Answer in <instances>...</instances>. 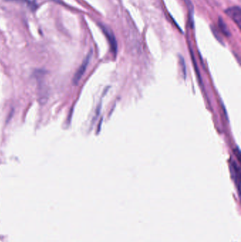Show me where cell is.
Masks as SVG:
<instances>
[{
  "instance_id": "cell-5",
  "label": "cell",
  "mask_w": 241,
  "mask_h": 242,
  "mask_svg": "<svg viewBox=\"0 0 241 242\" xmlns=\"http://www.w3.org/2000/svg\"><path fill=\"white\" fill-rule=\"evenodd\" d=\"M11 1H16V2H24V3L27 4L30 7V9L34 10L36 9L37 4H35V1H33V0H11Z\"/></svg>"
},
{
  "instance_id": "cell-2",
  "label": "cell",
  "mask_w": 241,
  "mask_h": 242,
  "mask_svg": "<svg viewBox=\"0 0 241 242\" xmlns=\"http://www.w3.org/2000/svg\"><path fill=\"white\" fill-rule=\"evenodd\" d=\"M91 55H92V52L91 51V52L87 55V56H86L84 60L83 61V62H82V65H81L79 68L78 69L77 72H76V73L74 74V77H73V80H72L74 84H75V85L77 84L78 83V81H80V80L83 76V74L85 73L86 68H87L88 64H89L90 60L91 58Z\"/></svg>"
},
{
  "instance_id": "cell-1",
  "label": "cell",
  "mask_w": 241,
  "mask_h": 242,
  "mask_svg": "<svg viewBox=\"0 0 241 242\" xmlns=\"http://www.w3.org/2000/svg\"><path fill=\"white\" fill-rule=\"evenodd\" d=\"M45 72L42 71H38L35 76L38 79V99L40 103L41 104H44L47 101L48 98V89L45 84L44 83V78L43 76Z\"/></svg>"
},
{
  "instance_id": "cell-4",
  "label": "cell",
  "mask_w": 241,
  "mask_h": 242,
  "mask_svg": "<svg viewBox=\"0 0 241 242\" xmlns=\"http://www.w3.org/2000/svg\"><path fill=\"white\" fill-rule=\"evenodd\" d=\"M101 29H102L105 35L107 37L109 43H110V47L112 48L113 52L116 54L117 51H118V45H117V42L115 40V38L114 36L113 33L111 31V30L108 29L107 27L105 26V25H101Z\"/></svg>"
},
{
  "instance_id": "cell-6",
  "label": "cell",
  "mask_w": 241,
  "mask_h": 242,
  "mask_svg": "<svg viewBox=\"0 0 241 242\" xmlns=\"http://www.w3.org/2000/svg\"><path fill=\"white\" fill-rule=\"evenodd\" d=\"M219 26H220V28H221V30H222V32L224 33V34L225 35H229V34H230L229 30H228V29H227V26H226V25H225V24H224V21H222L221 19H219Z\"/></svg>"
},
{
  "instance_id": "cell-3",
  "label": "cell",
  "mask_w": 241,
  "mask_h": 242,
  "mask_svg": "<svg viewBox=\"0 0 241 242\" xmlns=\"http://www.w3.org/2000/svg\"><path fill=\"white\" fill-rule=\"evenodd\" d=\"M225 13L228 16L231 18V19L236 23L238 27H240L241 25V9L238 7H233L228 9Z\"/></svg>"
},
{
  "instance_id": "cell-7",
  "label": "cell",
  "mask_w": 241,
  "mask_h": 242,
  "mask_svg": "<svg viewBox=\"0 0 241 242\" xmlns=\"http://www.w3.org/2000/svg\"><path fill=\"white\" fill-rule=\"evenodd\" d=\"M181 63H182V71H183V75L185 76H186V67H185V61L183 60V58L181 57Z\"/></svg>"
}]
</instances>
